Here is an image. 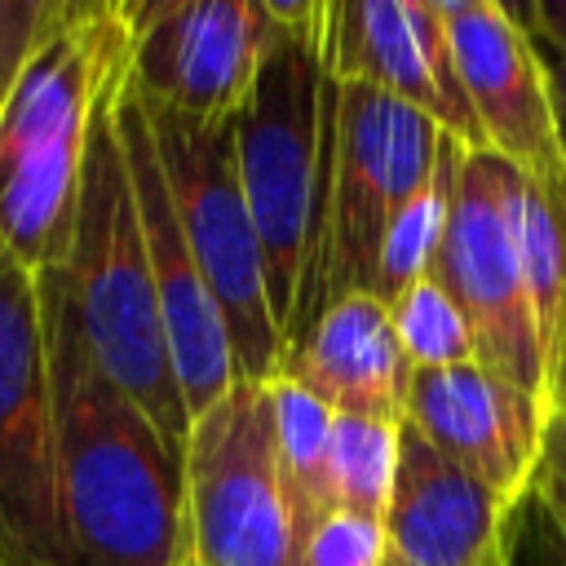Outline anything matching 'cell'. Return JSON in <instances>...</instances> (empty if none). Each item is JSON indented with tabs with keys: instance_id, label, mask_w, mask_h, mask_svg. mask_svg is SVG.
Here are the masks:
<instances>
[{
	"instance_id": "9",
	"label": "cell",
	"mask_w": 566,
	"mask_h": 566,
	"mask_svg": "<svg viewBox=\"0 0 566 566\" xmlns=\"http://www.w3.org/2000/svg\"><path fill=\"white\" fill-rule=\"evenodd\" d=\"M0 566H71L57 522L40 287L0 243Z\"/></svg>"
},
{
	"instance_id": "20",
	"label": "cell",
	"mask_w": 566,
	"mask_h": 566,
	"mask_svg": "<svg viewBox=\"0 0 566 566\" xmlns=\"http://www.w3.org/2000/svg\"><path fill=\"white\" fill-rule=\"evenodd\" d=\"M389 323L394 336L411 363V371H438V367H460L478 363L473 358V336L455 301L438 287V279H416L389 301Z\"/></svg>"
},
{
	"instance_id": "13",
	"label": "cell",
	"mask_w": 566,
	"mask_h": 566,
	"mask_svg": "<svg viewBox=\"0 0 566 566\" xmlns=\"http://www.w3.org/2000/svg\"><path fill=\"white\" fill-rule=\"evenodd\" d=\"M323 57L336 84L389 93L464 150H486L438 0H327Z\"/></svg>"
},
{
	"instance_id": "1",
	"label": "cell",
	"mask_w": 566,
	"mask_h": 566,
	"mask_svg": "<svg viewBox=\"0 0 566 566\" xmlns=\"http://www.w3.org/2000/svg\"><path fill=\"white\" fill-rule=\"evenodd\" d=\"M49 354L57 522L71 566H181V447L102 371L57 270L35 274Z\"/></svg>"
},
{
	"instance_id": "10",
	"label": "cell",
	"mask_w": 566,
	"mask_h": 566,
	"mask_svg": "<svg viewBox=\"0 0 566 566\" xmlns=\"http://www.w3.org/2000/svg\"><path fill=\"white\" fill-rule=\"evenodd\" d=\"M482 142L522 181L566 208V146L548 57L500 0H438Z\"/></svg>"
},
{
	"instance_id": "26",
	"label": "cell",
	"mask_w": 566,
	"mask_h": 566,
	"mask_svg": "<svg viewBox=\"0 0 566 566\" xmlns=\"http://www.w3.org/2000/svg\"><path fill=\"white\" fill-rule=\"evenodd\" d=\"M544 57H548V75H553V93H557V106L566 111V53H553V49H544Z\"/></svg>"
},
{
	"instance_id": "2",
	"label": "cell",
	"mask_w": 566,
	"mask_h": 566,
	"mask_svg": "<svg viewBox=\"0 0 566 566\" xmlns=\"http://www.w3.org/2000/svg\"><path fill=\"white\" fill-rule=\"evenodd\" d=\"M270 13L274 27L252 93L234 115V164L287 354L305 332L314 301L336 80L323 57V4L270 0Z\"/></svg>"
},
{
	"instance_id": "7",
	"label": "cell",
	"mask_w": 566,
	"mask_h": 566,
	"mask_svg": "<svg viewBox=\"0 0 566 566\" xmlns=\"http://www.w3.org/2000/svg\"><path fill=\"white\" fill-rule=\"evenodd\" d=\"M438 150L442 128L420 111L367 84H336L332 168L310 323L340 296H371L380 243L407 199L429 181Z\"/></svg>"
},
{
	"instance_id": "11",
	"label": "cell",
	"mask_w": 566,
	"mask_h": 566,
	"mask_svg": "<svg viewBox=\"0 0 566 566\" xmlns=\"http://www.w3.org/2000/svg\"><path fill=\"white\" fill-rule=\"evenodd\" d=\"M270 27V0H133L128 80L155 111L234 119L252 93Z\"/></svg>"
},
{
	"instance_id": "16",
	"label": "cell",
	"mask_w": 566,
	"mask_h": 566,
	"mask_svg": "<svg viewBox=\"0 0 566 566\" xmlns=\"http://www.w3.org/2000/svg\"><path fill=\"white\" fill-rule=\"evenodd\" d=\"M279 380L318 398L332 416L402 424L411 363L394 336L389 305L354 292L332 301L283 354Z\"/></svg>"
},
{
	"instance_id": "5",
	"label": "cell",
	"mask_w": 566,
	"mask_h": 566,
	"mask_svg": "<svg viewBox=\"0 0 566 566\" xmlns=\"http://www.w3.org/2000/svg\"><path fill=\"white\" fill-rule=\"evenodd\" d=\"M133 84V80H128ZM137 93V88H133ZM164 186L172 195L186 243L226 314V336L234 354V376L270 385L283 367V336L265 292L261 243L248 217V199L234 164V119H186L146 106Z\"/></svg>"
},
{
	"instance_id": "6",
	"label": "cell",
	"mask_w": 566,
	"mask_h": 566,
	"mask_svg": "<svg viewBox=\"0 0 566 566\" xmlns=\"http://www.w3.org/2000/svg\"><path fill=\"white\" fill-rule=\"evenodd\" d=\"M429 279L469 323L473 358L539 402L544 332L522 265V177L491 150H460Z\"/></svg>"
},
{
	"instance_id": "22",
	"label": "cell",
	"mask_w": 566,
	"mask_h": 566,
	"mask_svg": "<svg viewBox=\"0 0 566 566\" xmlns=\"http://www.w3.org/2000/svg\"><path fill=\"white\" fill-rule=\"evenodd\" d=\"M522 265H526L531 305L548 345V332L566 292V208L553 203L531 181H522Z\"/></svg>"
},
{
	"instance_id": "12",
	"label": "cell",
	"mask_w": 566,
	"mask_h": 566,
	"mask_svg": "<svg viewBox=\"0 0 566 566\" xmlns=\"http://www.w3.org/2000/svg\"><path fill=\"white\" fill-rule=\"evenodd\" d=\"M115 119H119L128 177H133V195H137V217H142L146 252H150V274H155L172 380H177V394L186 402V416L195 420L217 398H226L239 380L230 336H226V314H221V305H217V296H212V287H208V279H203V270L186 243L172 195L164 186L155 137H150V124H146V111H142V97L133 93V84L119 88Z\"/></svg>"
},
{
	"instance_id": "25",
	"label": "cell",
	"mask_w": 566,
	"mask_h": 566,
	"mask_svg": "<svg viewBox=\"0 0 566 566\" xmlns=\"http://www.w3.org/2000/svg\"><path fill=\"white\" fill-rule=\"evenodd\" d=\"M513 13L522 18V27L535 35L539 49L566 53V0H531V4H513Z\"/></svg>"
},
{
	"instance_id": "14",
	"label": "cell",
	"mask_w": 566,
	"mask_h": 566,
	"mask_svg": "<svg viewBox=\"0 0 566 566\" xmlns=\"http://www.w3.org/2000/svg\"><path fill=\"white\" fill-rule=\"evenodd\" d=\"M402 424L455 469L495 491L513 513L531 500L544 411L531 394L513 389L482 363L411 371Z\"/></svg>"
},
{
	"instance_id": "23",
	"label": "cell",
	"mask_w": 566,
	"mask_h": 566,
	"mask_svg": "<svg viewBox=\"0 0 566 566\" xmlns=\"http://www.w3.org/2000/svg\"><path fill=\"white\" fill-rule=\"evenodd\" d=\"M380 557H385L380 522L345 509L327 513L301 548V566H380Z\"/></svg>"
},
{
	"instance_id": "18",
	"label": "cell",
	"mask_w": 566,
	"mask_h": 566,
	"mask_svg": "<svg viewBox=\"0 0 566 566\" xmlns=\"http://www.w3.org/2000/svg\"><path fill=\"white\" fill-rule=\"evenodd\" d=\"M460 142L442 137L438 164L429 172V181L407 199V208L394 217L385 243H380V261H376V301H394L402 287H411L416 279L429 274L433 252L442 243V226H447V208H451V186H455V159H460Z\"/></svg>"
},
{
	"instance_id": "21",
	"label": "cell",
	"mask_w": 566,
	"mask_h": 566,
	"mask_svg": "<svg viewBox=\"0 0 566 566\" xmlns=\"http://www.w3.org/2000/svg\"><path fill=\"white\" fill-rule=\"evenodd\" d=\"M539 411H544V438H539V469H535L531 495L566 553V292H562V305H557V318L544 345Z\"/></svg>"
},
{
	"instance_id": "19",
	"label": "cell",
	"mask_w": 566,
	"mask_h": 566,
	"mask_svg": "<svg viewBox=\"0 0 566 566\" xmlns=\"http://www.w3.org/2000/svg\"><path fill=\"white\" fill-rule=\"evenodd\" d=\"M398 433L402 424L367 420V416H336L332 424V455H327V482L332 504L363 517H385L394 469H398Z\"/></svg>"
},
{
	"instance_id": "24",
	"label": "cell",
	"mask_w": 566,
	"mask_h": 566,
	"mask_svg": "<svg viewBox=\"0 0 566 566\" xmlns=\"http://www.w3.org/2000/svg\"><path fill=\"white\" fill-rule=\"evenodd\" d=\"M62 13L66 0H0V102Z\"/></svg>"
},
{
	"instance_id": "3",
	"label": "cell",
	"mask_w": 566,
	"mask_h": 566,
	"mask_svg": "<svg viewBox=\"0 0 566 566\" xmlns=\"http://www.w3.org/2000/svg\"><path fill=\"white\" fill-rule=\"evenodd\" d=\"M128 62L133 0H66L0 102V243L31 274L66 261L88 137Z\"/></svg>"
},
{
	"instance_id": "17",
	"label": "cell",
	"mask_w": 566,
	"mask_h": 566,
	"mask_svg": "<svg viewBox=\"0 0 566 566\" xmlns=\"http://www.w3.org/2000/svg\"><path fill=\"white\" fill-rule=\"evenodd\" d=\"M270 411H274V442H279L283 486H287L296 535H301V548H305L310 531L327 513H336L332 482H327V455H332L336 416L318 398H310L305 389H296L287 380H270Z\"/></svg>"
},
{
	"instance_id": "15",
	"label": "cell",
	"mask_w": 566,
	"mask_h": 566,
	"mask_svg": "<svg viewBox=\"0 0 566 566\" xmlns=\"http://www.w3.org/2000/svg\"><path fill=\"white\" fill-rule=\"evenodd\" d=\"M513 517L517 513L495 491L402 424L394 491L380 517V566H513Z\"/></svg>"
},
{
	"instance_id": "8",
	"label": "cell",
	"mask_w": 566,
	"mask_h": 566,
	"mask_svg": "<svg viewBox=\"0 0 566 566\" xmlns=\"http://www.w3.org/2000/svg\"><path fill=\"white\" fill-rule=\"evenodd\" d=\"M186 566H301L270 385L234 380L181 442Z\"/></svg>"
},
{
	"instance_id": "4",
	"label": "cell",
	"mask_w": 566,
	"mask_h": 566,
	"mask_svg": "<svg viewBox=\"0 0 566 566\" xmlns=\"http://www.w3.org/2000/svg\"><path fill=\"white\" fill-rule=\"evenodd\" d=\"M115 102L119 93L102 106L93 124L71 248L57 274L66 283L71 310L102 371L164 429L168 442L181 447L190 416H186V402L177 394L172 363H168L150 252H146L142 217H137V195L128 177Z\"/></svg>"
},
{
	"instance_id": "27",
	"label": "cell",
	"mask_w": 566,
	"mask_h": 566,
	"mask_svg": "<svg viewBox=\"0 0 566 566\" xmlns=\"http://www.w3.org/2000/svg\"><path fill=\"white\" fill-rule=\"evenodd\" d=\"M181 566H186V562H181Z\"/></svg>"
}]
</instances>
